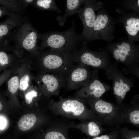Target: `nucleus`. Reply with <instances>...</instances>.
<instances>
[{"mask_svg":"<svg viewBox=\"0 0 139 139\" xmlns=\"http://www.w3.org/2000/svg\"><path fill=\"white\" fill-rule=\"evenodd\" d=\"M34 63L39 71L66 75L74 63L73 53L50 49L39 50Z\"/></svg>","mask_w":139,"mask_h":139,"instance_id":"f257e3e1","label":"nucleus"},{"mask_svg":"<svg viewBox=\"0 0 139 139\" xmlns=\"http://www.w3.org/2000/svg\"><path fill=\"white\" fill-rule=\"evenodd\" d=\"M75 21H72L71 27L66 31L52 32L39 34L41 40L39 50H43L47 47L62 51L73 53L85 41L81 34H77L75 31Z\"/></svg>","mask_w":139,"mask_h":139,"instance_id":"f03ea898","label":"nucleus"},{"mask_svg":"<svg viewBox=\"0 0 139 139\" xmlns=\"http://www.w3.org/2000/svg\"><path fill=\"white\" fill-rule=\"evenodd\" d=\"M39 37V34L30 22L26 20L22 25L16 28L12 35L15 45V49L21 55L22 52L26 51L33 57L38 53L37 43Z\"/></svg>","mask_w":139,"mask_h":139,"instance_id":"7ed1b4c3","label":"nucleus"},{"mask_svg":"<svg viewBox=\"0 0 139 139\" xmlns=\"http://www.w3.org/2000/svg\"><path fill=\"white\" fill-rule=\"evenodd\" d=\"M90 41L102 39L110 41L114 39L116 19L107 13L102 7L96 14Z\"/></svg>","mask_w":139,"mask_h":139,"instance_id":"20e7f679","label":"nucleus"},{"mask_svg":"<svg viewBox=\"0 0 139 139\" xmlns=\"http://www.w3.org/2000/svg\"><path fill=\"white\" fill-rule=\"evenodd\" d=\"M83 7L81 8L78 13L83 25L81 34L83 40L87 42L90 41L92 29L96 20V11L103 7V3L97 0H84Z\"/></svg>","mask_w":139,"mask_h":139,"instance_id":"39448f33","label":"nucleus"},{"mask_svg":"<svg viewBox=\"0 0 139 139\" xmlns=\"http://www.w3.org/2000/svg\"><path fill=\"white\" fill-rule=\"evenodd\" d=\"M66 75L39 71L33 76L36 84L42 90L50 94H57L60 89L65 85Z\"/></svg>","mask_w":139,"mask_h":139,"instance_id":"423d86ee","label":"nucleus"},{"mask_svg":"<svg viewBox=\"0 0 139 139\" xmlns=\"http://www.w3.org/2000/svg\"><path fill=\"white\" fill-rule=\"evenodd\" d=\"M116 12L121 15L116 19L117 23H120L124 27L127 33V41L133 43L139 40V13L133 12L129 13L119 7Z\"/></svg>","mask_w":139,"mask_h":139,"instance_id":"0eeeda50","label":"nucleus"},{"mask_svg":"<svg viewBox=\"0 0 139 139\" xmlns=\"http://www.w3.org/2000/svg\"><path fill=\"white\" fill-rule=\"evenodd\" d=\"M87 42L84 41L73 53L74 63L85 66L98 67L102 65L105 55L101 53L95 52L89 49Z\"/></svg>","mask_w":139,"mask_h":139,"instance_id":"6e6552de","label":"nucleus"},{"mask_svg":"<svg viewBox=\"0 0 139 139\" xmlns=\"http://www.w3.org/2000/svg\"><path fill=\"white\" fill-rule=\"evenodd\" d=\"M108 47L114 59L118 61L125 62L138 56V46L126 40L109 43Z\"/></svg>","mask_w":139,"mask_h":139,"instance_id":"1a4fd4ad","label":"nucleus"},{"mask_svg":"<svg viewBox=\"0 0 139 139\" xmlns=\"http://www.w3.org/2000/svg\"><path fill=\"white\" fill-rule=\"evenodd\" d=\"M90 72L85 66L78 64L72 65L66 76V82L68 90L84 86L91 80Z\"/></svg>","mask_w":139,"mask_h":139,"instance_id":"9d476101","label":"nucleus"},{"mask_svg":"<svg viewBox=\"0 0 139 139\" xmlns=\"http://www.w3.org/2000/svg\"><path fill=\"white\" fill-rule=\"evenodd\" d=\"M103 84L100 81L92 79L77 92L78 96L98 98L105 92Z\"/></svg>","mask_w":139,"mask_h":139,"instance_id":"9b49d317","label":"nucleus"},{"mask_svg":"<svg viewBox=\"0 0 139 139\" xmlns=\"http://www.w3.org/2000/svg\"><path fill=\"white\" fill-rule=\"evenodd\" d=\"M9 16L6 20L0 23V39H4L10 35L12 29L20 26L26 20L15 13Z\"/></svg>","mask_w":139,"mask_h":139,"instance_id":"f8f14e48","label":"nucleus"},{"mask_svg":"<svg viewBox=\"0 0 139 139\" xmlns=\"http://www.w3.org/2000/svg\"><path fill=\"white\" fill-rule=\"evenodd\" d=\"M62 100V108L65 112L77 116H80L84 112V106L83 103L78 100L68 99Z\"/></svg>","mask_w":139,"mask_h":139,"instance_id":"ddd939ff","label":"nucleus"},{"mask_svg":"<svg viewBox=\"0 0 139 139\" xmlns=\"http://www.w3.org/2000/svg\"><path fill=\"white\" fill-rule=\"evenodd\" d=\"M66 2L64 14L62 15H58L56 18L59 24L62 26L64 25L69 16L78 13L82 5L83 4V0H67Z\"/></svg>","mask_w":139,"mask_h":139,"instance_id":"4468645a","label":"nucleus"},{"mask_svg":"<svg viewBox=\"0 0 139 139\" xmlns=\"http://www.w3.org/2000/svg\"><path fill=\"white\" fill-rule=\"evenodd\" d=\"M29 69L28 65L23 63L18 69L19 75V89L21 91H25L28 88L33 79V76Z\"/></svg>","mask_w":139,"mask_h":139,"instance_id":"2eb2a0df","label":"nucleus"},{"mask_svg":"<svg viewBox=\"0 0 139 139\" xmlns=\"http://www.w3.org/2000/svg\"><path fill=\"white\" fill-rule=\"evenodd\" d=\"M21 58L17 54H9L0 49V65L2 66L11 67L12 68H19L20 62V58Z\"/></svg>","mask_w":139,"mask_h":139,"instance_id":"dca6fc26","label":"nucleus"},{"mask_svg":"<svg viewBox=\"0 0 139 139\" xmlns=\"http://www.w3.org/2000/svg\"><path fill=\"white\" fill-rule=\"evenodd\" d=\"M0 5L7 7L14 13H21L25 11L22 0H0Z\"/></svg>","mask_w":139,"mask_h":139,"instance_id":"f3484780","label":"nucleus"},{"mask_svg":"<svg viewBox=\"0 0 139 139\" xmlns=\"http://www.w3.org/2000/svg\"><path fill=\"white\" fill-rule=\"evenodd\" d=\"M36 117L34 114H29L22 117L18 123L19 128L22 131H25L31 128L36 121Z\"/></svg>","mask_w":139,"mask_h":139,"instance_id":"a211bd4d","label":"nucleus"},{"mask_svg":"<svg viewBox=\"0 0 139 139\" xmlns=\"http://www.w3.org/2000/svg\"><path fill=\"white\" fill-rule=\"evenodd\" d=\"M33 5L41 10H48L61 12L54 0H35Z\"/></svg>","mask_w":139,"mask_h":139,"instance_id":"6ab92c4d","label":"nucleus"},{"mask_svg":"<svg viewBox=\"0 0 139 139\" xmlns=\"http://www.w3.org/2000/svg\"><path fill=\"white\" fill-rule=\"evenodd\" d=\"M129 85L121 79H119L114 83V91L116 95L124 99L126 93L130 89Z\"/></svg>","mask_w":139,"mask_h":139,"instance_id":"aec40b11","label":"nucleus"},{"mask_svg":"<svg viewBox=\"0 0 139 139\" xmlns=\"http://www.w3.org/2000/svg\"><path fill=\"white\" fill-rule=\"evenodd\" d=\"M94 107L97 112L103 114H110L114 110L113 107L111 103L102 100L96 101Z\"/></svg>","mask_w":139,"mask_h":139,"instance_id":"412c9836","label":"nucleus"},{"mask_svg":"<svg viewBox=\"0 0 139 139\" xmlns=\"http://www.w3.org/2000/svg\"><path fill=\"white\" fill-rule=\"evenodd\" d=\"M121 2L125 8L139 13V0H123Z\"/></svg>","mask_w":139,"mask_h":139,"instance_id":"4be33fe9","label":"nucleus"},{"mask_svg":"<svg viewBox=\"0 0 139 139\" xmlns=\"http://www.w3.org/2000/svg\"><path fill=\"white\" fill-rule=\"evenodd\" d=\"M87 133L90 136L95 137L101 134V131L100 127L95 122L90 121L88 124Z\"/></svg>","mask_w":139,"mask_h":139,"instance_id":"5701e85b","label":"nucleus"},{"mask_svg":"<svg viewBox=\"0 0 139 139\" xmlns=\"http://www.w3.org/2000/svg\"><path fill=\"white\" fill-rule=\"evenodd\" d=\"M45 138V139H66L62 133L56 131L48 133L46 135Z\"/></svg>","mask_w":139,"mask_h":139,"instance_id":"b1692460","label":"nucleus"},{"mask_svg":"<svg viewBox=\"0 0 139 139\" xmlns=\"http://www.w3.org/2000/svg\"><path fill=\"white\" fill-rule=\"evenodd\" d=\"M38 93L34 89L31 90L27 92L25 94V97L26 103L29 104L31 103L33 99L37 97Z\"/></svg>","mask_w":139,"mask_h":139,"instance_id":"393cba45","label":"nucleus"},{"mask_svg":"<svg viewBox=\"0 0 139 139\" xmlns=\"http://www.w3.org/2000/svg\"><path fill=\"white\" fill-rule=\"evenodd\" d=\"M129 118L131 122L133 124H139V111L135 110L132 111L129 114Z\"/></svg>","mask_w":139,"mask_h":139,"instance_id":"a878e982","label":"nucleus"},{"mask_svg":"<svg viewBox=\"0 0 139 139\" xmlns=\"http://www.w3.org/2000/svg\"><path fill=\"white\" fill-rule=\"evenodd\" d=\"M118 133L117 132L107 134L98 136L91 139H117Z\"/></svg>","mask_w":139,"mask_h":139,"instance_id":"bb28decb","label":"nucleus"},{"mask_svg":"<svg viewBox=\"0 0 139 139\" xmlns=\"http://www.w3.org/2000/svg\"><path fill=\"white\" fill-rule=\"evenodd\" d=\"M121 134L125 139H139L138 134L136 133L123 131Z\"/></svg>","mask_w":139,"mask_h":139,"instance_id":"cd10ccee","label":"nucleus"},{"mask_svg":"<svg viewBox=\"0 0 139 139\" xmlns=\"http://www.w3.org/2000/svg\"><path fill=\"white\" fill-rule=\"evenodd\" d=\"M7 7L0 5V17L4 15H8L14 13Z\"/></svg>","mask_w":139,"mask_h":139,"instance_id":"c85d7f7f","label":"nucleus"},{"mask_svg":"<svg viewBox=\"0 0 139 139\" xmlns=\"http://www.w3.org/2000/svg\"><path fill=\"white\" fill-rule=\"evenodd\" d=\"M6 121L3 117H0V129H3L6 125Z\"/></svg>","mask_w":139,"mask_h":139,"instance_id":"c756f323","label":"nucleus"},{"mask_svg":"<svg viewBox=\"0 0 139 139\" xmlns=\"http://www.w3.org/2000/svg\"><path fill=\"white\" fill-rule=\"evenodd\" d=\"M25 7L26 8L29 5H33L35 0H22Z\"/></svg>","mask_w":139,"mask_h":139,"instance_id":"7c9ffc66","label":"nucleus"},{"mask_svg":"<svg viewBox=\"0 0 139 139\" xmlns=\"http://www.w3.org/2000/svg\"><path fill=\"white\" fill-rule=\"evenodd\" d=\"M7 40H5L4 39H0V46H1L2 45H4L5 44Z\"/></svg>","mask_w":139,"mask_h":139,"instance_id":"2f4dec72","label":"nucleus"},{"mask_svg":"<svg viewBox=\"0 0 139 139\" xmlns=\"http://www.w3.org/2000/svg\"><path fill=\"white\" fill-rule=\"evenodd\" d=\"M2 105L1 102H0V111H1L2 110Z\"/></svg>","mask_w":139,"mask_h":139,"instance_id":"473e14b6","label":"nucleus"}]
</instances>
